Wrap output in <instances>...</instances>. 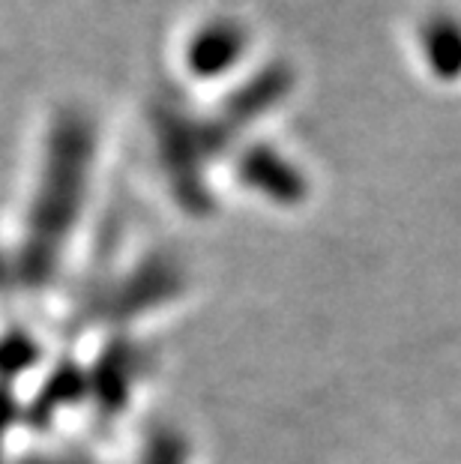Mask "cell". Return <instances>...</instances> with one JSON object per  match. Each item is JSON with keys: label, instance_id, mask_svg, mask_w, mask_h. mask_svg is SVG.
<instances>
[{"label": "cell", "instance_id": "6da1fadb", "mask_svg": "<svg viewBox=\"0 0 461 464\" xmlns=\"http://www.w3.org/2000/svg\"><path fill=\"white\" fill-rule=\"evenodd\" d=\"M93 150L96 130L91 117L78 108H66L54 117L48 132L43 180H39L31 213V249L36 255L54 252V246L72 228L82 210Z\"/></svg>", "mask_w": 461, "mask_h": 464}, {"label": "cell", "instance_id": "7a4b0ae2", "mask_svg": "<svg viewBox=\"0 0 461 464\" xmlns=\"http://www.w3.org/2000/svg\"><path fill=\"white\" fill-rule=\"evenodd\" d=\"M249 52V31L237 18H213L192 34L186 45V69L201 78L216 82L225 78Z\"/></svg>", "mask_w": 461, "mask_h": 464}, {"label": "cell", "instance_id": "3957f363", "mask_svg": "<svg viewBox=\"0 0 461 464\" xmlns=\"http://www.w3.org/2000/svg\"><path fill=\"white\" fill-rule=\"evenodd\" d=\"M237 171L243 183L252 189L264 192L273 201H300L306 195V180L282 153H276L267 144H255L240 156Z\"/></svg>", "mask_w": 461, "mask_h": 464}, {"label": "cell", "instance_id": "277c9868", "mask_svg": "<svg viewBox=\"0 0 461 464\" xmlns=\"http://www.w3.org/2000/svg\"><path fill=\"white\" fill-rule=\"evenodd\" d=\"M426 66L440 82L461 78V22L453 15H431L419 31Z\"/></svg>", "mask_w": 461, "mask_h": 464}]
</instances>
